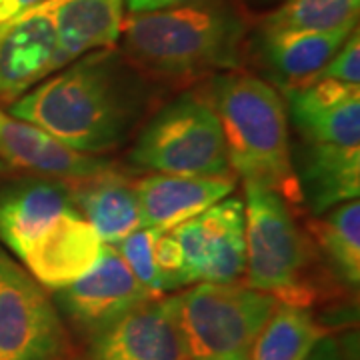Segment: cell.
<instances>
[{"mask_svg": "<svg viewBox=\"0 0 360 360\" xmlns=\"http://www.w3.org/2000/svg\"><path fill=\"white\" fill-rule=\"evenodd\" d=\"M77 210L70 182L39 174L0 180V246L18 262L52 220Z\"/></svg>", "mask_w": 360, "mask_h": 360, "instance_id": "7c38bea8", "label": "cell"}, {"mask_svg": "<svg viewBox=\"0 0 360 360\" xmlns=\"http://www.w3.org/2000/svg\"><path fill=\"white\" fill-rule=\"evenodd\" d=\"M129 160L132 167L148 172L234 174L208 90H186L148 116L130 148Z\"/></svg>", "mask_w": 360, "mask_h": 360, "instance_id": "5b68a950", "label": "cell"}, {"mask_svg": "<svg viewBox=\"0 0 360 360\" xmlns=\"http://www.w3.org/2000/svg\"><path fill=\"white\" fill-rule=\"evenodd\" d=\"M236 179L150 172L136 180L142 226L170 232L202 210L234 194Z\"/></svg>", "mask_w": 360, "mask_h": 360, "instance_id": "2e32d148", "label": "cell"}, {"mask_svg": "<svg viewBox=\"0 0 360 360\" xmlns=\"http://www.w3.org/2000/svg\"><path fill=\"white\" fill-rule=\"evenodd\" d=\"M46 0H0V26L11 22L13 18L20 16L26 11L40 6Z\"/></svg>", "mask_w": 360, "mask_h": 360, "instance_id": "83f0119b", "label": "cell"}, {"mask_svg": "<svg viewBox=\"0 0 360 360\" xmlns=\"http://www.w3.org/2000/svg\"><path fill=\"white\" fill-rule=\"evenodd\" d=\"M0 160L8 168L30 174L77 182L89 179L112 162L104 156H90L68 148L37 124L11 115L0 104Z\"/></svg>", "mask_w": 360, "mask_h": 360, "instance_id": "4fadbf2b", "label": "cell"}, {"mask_svg": "<svg viewBox=\"0 0 360 360\" xmlns=\"http://www.w3.org/2000/svg\"><path fill=\"white\" fill-rule=\"evenodd\" d=\"M77 210L89 220L104 245H116L142 226L136 182L115 167L70 182Z\"/></svg>", "mask_w": 360, "mask_h": 360, "instance_id": "d6986e66", "label": "cell"}, {"mask_svg": "<svg viewBox=\"0 0 360 360\" xmlns=\"http://www.w3.org/2000/svg\"><path fill=\"white\" fill-rule=\"evenodd\" d=\"M155 258L160 278H162V288L165 295L170 290L184 288V278H182V252L172 236V232H160L155 245Z\"/></svg>", "mask_w": 360, "mask_h": 360, "instance_id": "d4e9b609", "label": "cell"}, {"mask_svg": "<svg viewBox=\"0 0 360 360\" xmlns=\"http://www.w3.org/2000/svg\"><path fill=\"white\" fill-rule=\"evenodd\" d=\"M307 360H352V352L333 336H324Z\"/></svg>", "mask_w": 360, "mask_h": 360, "instance_id": "4316f807", "label": "cell"}, {"mask_svg": "<svg viewBox=\"0 0 360 360\" xmlns=\"http://www.w3.org/2000/svg\"><path fill=\"white\" fill-rule=\"evenodd\" d=\"M153 104L142 70L115 49L86 52L6 106L68 148L104 156L120 148Z\"/></svg>", "mask_w": 360, "mask_h": 360, "instance_id": "6da1fadb", "label": "cell"}, {"mask_svg": "<svg viewBox=\"0 0 360 360\" xmlns=\"http://www.w3.org/2000/svg\"><path fill=\"white\" fill-rule=\"evenodd\" d=\"M70 356V336L46 288L0 246V360Z\"/></svg>", "mask_w": 360, "mask_h": 360, "instance_id": "52a82bcc", "label": "cell"}, {"mask_svg": "<svg viewBox=\"0 0 360 360\" xmlns=\"http://www.w3.org/2000/svg\"><path fill=\"white\" fill-rule=\"evenodd\" d=\"M170 232L182 252L184 286L245 278V200L240 196L222 198Z\"/></svg>", "mask_w": 360, "mask_h": 360, "instance_id": "ba28073f", "label": "cell"}, {"mask_svg": "<svg viewBox=\"0 0 360 360\" xmlns=\"http://www.w3.org/2000/svg\"><path fill=\"white\" fill-rule=\"evenodd\" d=\"M54 292L52 302L63 321L89 340L156 298L136 281L112 245L103 246L98 262L82 278Z\"/></svg>", "mask_w": 360, "mask_h": 360, "instance_id": "9c48e42d", "label": "cell"}, {"mask_svg": "<svg viewBox=\"0 0 360 360\" xmlns=\"http://www.w3.org/2000/svg\"><path fill=\"white\" fill-rule=\"evenodd\" d=\"M219 116L229 165L243 182H257L298 200L288 115L281 92L262 78L226 70L208 86Z\"/></svg>", "mask_w": 360, "mask_h": 360, "instance_id": "3957f363", "label": "cell"}, {"mask_svg": "<svg viewBox=\"0 0 360 360\" xmlns=\"http://www.w3.org/2000/svg\"><path fill=\"white\" fill-rule=\"evenodd\" d=\"M278 300L240 283L193 284L172 296L188 360H250L260 328Z\"/></svg>", "mask_w": 360, "mask_h": 360, "instance_id": "8992f818", "label": "cell"}, {"mask_svg": "<svg viewBox=\"0 0 360 360\" xmlns=\"http://www.w3.org/2000/svg\"><path fill=\"white\" fill-rule=\"evenodd\" d=\"M6 170H8V167H6V165H4V162L0 160V176H2V174H4Z\"/></svg>", "mask_w": 360, "mask_h": 360, "instance_id": "f1b7e54d", "label": "cell"}, {"mask_svg": "<svg viewBox=\"0 0 360 360\" xmlns=\"http://www.w3.org/2000/svg\"><path fill=\"white\" fill-rule=\"evenodd\" d=\"M86 360H188L172 296L144 302L92 338Z\"/></svg>", "mask_w": 360, "mask_h": 360, "instance_id": "5bb4252c", "label": "cell"}, {"mask_svg": "<svg viewBox=\"0 0 360 360\" xmlns=\"http://www.w3.org/2000/svg\"><path fill=\"white\" fill-rule=\"evenodd\" d=\"M104 243L78 210L52 220L30 245L20 264L44 288L60 290L77 283L103 255Z\"/></svg>", "mask_w": 360, "mask_h": 360, "instance_id": "9a60e30c", "label": "cell"}, {"mask_svg": "<svg viewBox=\"0 0 360 360\" xmlns=\"http://www.w3.org/2000/svg\"><path fill=\"white\" fill-rule=\"evenodd\" d=\"M245 188V284L278 302L312 307L316 288L309 281L312 252L288 198L257 182Z\"/></svg>", "mask_w": 360, "mask_h": 360, "instance_id": "277c9868", "label": "cell"}, {"mask_svg": "<svg viewBox=\"0 0 360 360\" xmlns=\"http://www.w3.org/2000/svg\"><path fill=\"white\" fill-rule=\"evenodd\" d=\"M356 26L328 32L262 28L258 37V56L270 78L284 90L316 80L322 68L352 34Z\"/></svg>", "mask_w": 360, "mask_h": 360, "instance_id": "ac0fdd59", "label": "cell"}, {"mask_svg": "<svg viewBox=\"0 0 360 360\" xmlns=\"http://www.w3.org/2000/svg\"><path fill=\"white\" fill-rule=\"evenodd\" d=\"M56 0L26 11L0 26V104L8 106L52 72L60 70Z\"/></svg>", "mask_w": 360, "mask_h": 360, "instance_id": "30bf717a", "label": "cell"}, {"mask_svg": "<svg viewBox=\"0 0 360 360\" xmlns=\"http://www.w3.org/2000/svg\"><path fill=\"white\" fill-rule=\"evenodd\" d=\"M160 232L148 226H141L139 231L130 232L122 240L112 245L118 250V255L127 262L130 272L136 276V281L156 298L165 296L162 278L156 266L155 245Z\"/></svg>", "mask_w": 360, "mask_h": 360, "instance_id": "603a6c76", "label": "cell"}, {"mask_svg": "<svg viewBox=\"0 0 360 360\" xmlns=\"http://www.w3.org/2000/svg\"><path fill=\"white\" fill-rule=\"evenodd\" d=\"M246 22L231 4L205 0L156 13L124 14L122 51L142 72L172 80L238 70Z\"/></svg>", "mask_w": 360, "mask_h": 360, "instance_id": "7a4b0ae2", "label": "cell"}, {"mask_svg": "<svg viewBox=\"0 0 360 360\" xmlns=\"http://www.w3.org/2000/svg\"><path fill=\"white\" fill-rule=\"evenodd\" d=\"M360 0H284L270 13L262 28L328 32L356 26Z\"/></svg>", "mask_w": 360, "mask_h": 360, "instance_id": "7402d4cb", "label": "cell"}, {"mask_svg": "<svg viewBox=\"0 0 360 360\" xmlns=\"http://www.w3.org/2000/svg\"><path fill=\"white\" fill-rule=\"evenodd\" d=\"M314 236L322 257L348 288L360 284V202L347 200L319 217Z\"/></svg>", "mask_w": 360, "mask_h": 360, "instance_id": "44dd1931", "label": "cell"}, {"mask_svg": "<svg viewBox=\"0 0 360 360\" xmlns=\"http://www.w3.org/2000/svg\"><path fill=\"white\" fill-rule=\"evenodd\" d=\"M205 0H127V11L129 14L156 13V11H167V8H179L186 4H196Z\"/></svg>", "mask_w": 360, "mask_h": 360, "instance_id": "484cf974", "label": "cell"}, {"mask_svg": "<svg viewBox=\"0 0 360 360\" xmlns=\"http://www.w3.org/2000/svg\"><path fill=\"white\" fill-rule=\"evenodd\" d=\"M328 328L312 307L278 302L260 328L250 360H307Z\"/></svg>", "mask_w": 360, "mask_h": 360, "instance_id": "ffe728a7", "label": "cell"}, {"mask_svg": "<svg viewBox=\"0 0 360 360\" xmlns=\"http://www.w3.org/2000/svg\"><path fill=\"white\" fill-rule=\"evenodd\" d=\"M286 115L302 142L360 148V89L330 78L284 90Z\"/></svg>", "mask_w": 360, "mask_h": 360, "instance_id": "8fae6325", "label": "cell"}, {"mask_svg": "<svg viewBox=\"0 0 360 360\" xmlns=\"http://www.w3.org/2000/svg\"><path fill=\"white\" fill-rule=\"evenodd\" d=\"M319 78H330L345 84H359L360 82V39L359 26L352 30L342 46L335 52L328 65L322 68Z\"/></svg>", "mask_w": 360, "mask_h": 360, "instance_id": "cb8c5ba5", "label": "cell"}, {"mask_svg": "<svg viewBox=\"0 0 360 360\" xmlns=\"http://www.w3.org/2000/svg\"><path fill=\"white\" fill-rule=\"evenodd\" d=\"M292 170L298 198L307 202L314 217L359 198L360 148L300 142L292 155Z\"/></svg>", "mask_w": 360, "mask_h": 360, "instance_id": "e0dca14e", "label": "cell"}]
</instances>
